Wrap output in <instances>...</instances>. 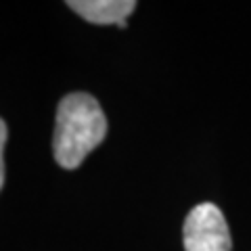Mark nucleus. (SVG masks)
<instances>
[{
  "label": "nucleus",
  "instance_id": "nucleus-4",
  "mask_svg": "<svg viewBox=\"0 0 251 251\" xmlns=\"http://www.w3.org/2000/svg\"><path fill=\"white\" fill-rule=\"evenodd\" d=\"M4 143H6V124L0 120V188L4 184V159H2Z\"/></svg>",
  "mask_w": 251,
  "mask_h": 251
},
{
  "label": "nucleus",
  "instance_id": "nucleus-3",
  "mask_svg": "<svg viewBox=\"0 0 251 251\" xmlns=\"http://www.w3.org/2000/svg\"><path fill=\"white\" fill-rule=\"evenodd\" d=\"M67 6L82 19L97 25L126 27V19L136 9L134 0H69Z\"/></svg>",
  "mask_w": 251,
  "mask_h": 251
},
{
  "label": "nucleus",
  "instance_id": "nucleus-1",
  "mask_svg": "<svg viewBox=\"0 0 251 251\" xmlns=\"http://www.w3.org/2000/svg\"><path fill=\"white\" fill-rule=\"evenodd\" d=\"M107 136V120L92 94L72 92L61 99L54 126V159L61 168L75 170Z\"/></svg>",
  "mask_w": 251,
  "mask_h": 251
},
{
  "label": "nucleus",
  "instance_id": "nucleus-2",
  "mask_svg": "<svg viewBox=\"0 0 251 251\" xmlns=\"http://www.w3.org/2000/svg\"><path fill=\"white\" fill-rule=\"evenodd\" d=\"M184 251H230V230L214 203H201L188 211L182 226Z\"/></svg>",
  "mask_w": 251,
  "mask_h": 251
}]
</instances>
